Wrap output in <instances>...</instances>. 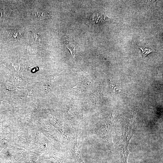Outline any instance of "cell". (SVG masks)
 I'll return each instance as SVG.
<instances>
[{
    "mask_svg": "<svg viewBox=\"0 0 163 163\" xmlns=\"http://www.w3.org/2000/svg\"><path fill=\"white\" fill-rule=\"evenodd\" d=\"M66 46L69 50L72 56L74 57L75 56V46L70 43H69L66 45Z\"/></svg>",
    "mask_w": 163,
    "mask_h": 163,
    "instance_id": "cell-4",
    "label": "cell"
},
{
    "mask_svg": "<svg viewBox=\"0 0 163 163\" xmlns=\"http://www.w3.org/2000/svg\"><path fill=\"white\" fill-rule=\"evenodd\" d=\"M80 132L77 129H75L74 136L70 144L69 154L74 163H85L83 161L81 152L77 143L78 136Z\"/></svg>",
    "mask_w": 163,
    "mask_h": 163,
    "instance_id": "cell-2",
    "label": "cell"
},
{
    "mask_svg": "<svg viewBox=\"0 0 163 163\" xmlns=\"http://www.w3.org/2000/svg\"><path fill=\"white\" fill-rule=\"evenodd\" d=\"M113 111L95 124L94 128L89 131V134L98 136L105 141L107 149L111 151L114 145L112 140Z\"/></svg>",
    "mask_w": 163,
    "mask_h": 163,
    "instance_id": "cell-1",
    "label": "cell"
},
{
    "mask_svg": "<svg viewBox=\"0 0 163 163\" xmlns=\"http://www.w3.org/2000/svg\"><path fill=\"white\" fill-rule=\"evenodd\" d=\"M142 50V55L143 59L149 53L153 51V50L150 48L147 47H139Z\"/></svg>",
    "mask_w": 163,
    "mask_h": 163,
    "instance_id": "cell-3",
    "label": "cell"
},
{
    "mask_svg": "<svg viewBox=\"0 0 163 163\" xmlns=\"http://www.w3.org/2000/svg\"><path fill=\"white\" fill-rule=\"evenodd\" d=\"M35 15L38 17L43 19L46 18L47 16V13L44 11H39L35 13Z\"/></svg>",
    "mask_w": 163,
    "mask_h": 163,
    "instance_id": "cell-5",
    "label": "cell"
}]
</instances>
